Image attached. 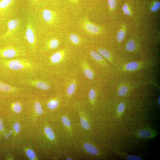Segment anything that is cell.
<instances>
[{
	"label": "cell",
	"instance_id": "6da1fadb",
	"mask_svg": "<svg viewBox=\"0 0 160 160\" xmlns=\"http://www.w3.org/2000/svg\"><path fill=\"white\" fill-rule=\"evenodd\" d=\"M0 65L13 78H21V80L34 76L37 72V64L30 60L23 58H14L1 60Z\"/></svg>",
	"mask_w": 160,
	"mask_h": 160
},
{
	"label": "cell",
	"instance_id": "7a4b0ae2",
	"mask_svg": "<svg viewBox=\"0 0 160 160\" xmlns=\"http://www.w3.org/2000/svg\"><path fill=\"white\" fill-rule=\"evenodd\" d=\"M26 55V52L22 48L14 46L9 45L0 49V57L13 59Z\"/></svg>",
	"mask_w": 160,
	"mask_h": 160
},
{
	"label": "cell",
	"instance_id": "3957f363",
	"mask_svg": "<svg viewBox=\"0 0 160 160\" xmlns=\"http://www.w3.org/2000/svg\"><path fill=\"white\" fill-rule=\"evenodd\" d=\"M33 20L29 18L26 29V39L33 50H35L37 44V38Z\"/></svg>",
	"mask_w": 160,
	"mask_h": 160
},
{
	"label": "cell",
	"instance_id": "277c9868",
	"mask_svg": "<svg viewBox=\"0 0 160 160\" xmlns=\"http://www.w3.org/2000/svg\"><path fill=\"white\" fill-rule=\"evenodd\" d=\"M19 82L21 84L31 86L43 90H47L51 88L50 85L46 82L37 79H24L20 81Z\"/></svg>",
	"mask_w": 160,
	"mask_h": 160
},
{
	"label": "cell",
	"instance_id": "5b68a950",
	"mask_svg": "<svg viewBox=\"0 0 160 160\" xmlns=\"http://www.w3.org/2000/svg\"><path fill=\"white\" fill-rule=\"evenodd\" d=\"M82 26L85 32L89 34L97 35L101 31L100 27L90 21L87 17L83 18Z\"/></svg>",
	"mask_w": 160,
	"mask_h": 160
},
{
	"label": "cell",
	"instance_id": "8992f818",
	"mask_svg": "<svg viewBox=\"0 0 160 160\" xmlns=\"http://www.w3.org/2000/svg\"><path fill=\"white\" fill-rule=\"evenodd\" d=\"M42 16L45 22L48 25L54 24L56 22L57 18L56 13L47 9L43 10Z\"/></svg>",
	"mask_w": 160,
	"mask_h": 160
},
{
	"label": "cell",
	"instance_id": "52a82bcc",
	"mask_svg": "<svg viewBox=\"0 0 160 160\" xmlns=\"http://www.w3.org/2000/svg\"><path fill=\"white\" fill-rule=\"evenodd\" d=\"M20 22L17 19L11 20L7 23V30L6 33L3 35V38L11 36L15 32L20 24Z\"/></svg>",
	"mask_w": 160,
	"mask_h": 160
},
{
	"label": "cell",
	"instance_id": "ba28073f",
	"mask_svg": "<svg viewBox=\"0 0 160 160\" xmlns=\"http://www.w3.org/2000/svg\"><path fill=\"white\" fill-rule=\"evenodd\" d=\"M23 89L22 88L12 86L0 81V91L1 92L13 94L20 92Z\"/></svg>",
	"mask_w": 160,
	"mask_h": 160
},
{
	"label": "cell",
	"instance_id": "9c48e42d",
	"mask_svg": "<svg viewBox=\"0 0 160 160\" xmlns=\"http://www.w3.org/2000/svg\"><path fill=\"white\" fill-rule=\"evenodd\" d=\"M65 55V51L62 50L57 52L53 54L50 58L52 64H56L60 62Z\"/></svg>",
	"mask_w": 160,
	"mask_h": 160
},
{
	"label": "cell",
	"instance_id": "30bf717a",
	"mask_svg": "<svg viewBox=\"0 0 160 160\" xmlns=\"http://www.w3.org/2000/svg\"><path fill=\"white\" fill-rule=\"evenodd\" d=\"M142 64L138 62L134 61L126 64L124 68L125 71L132 72L137 71L142 67Z\"/></svg>",
	"mask_w": 160,
	"mask_h": 160
},
{
	"label": "cell",
	"instance_id": "8fae6325",
	"mask_svg": "<svg viewBox=\"0 0 160 160\" xmlns=\"http://www.w3.org/2000/svg\"><path fill=\"white\" fill-rule=\"evenodd\" d=\"M15 0H1L0 1V14L3 13L13 3Z\"/></svg>",
	"mask_w": 160,
	"mask_h": 160
},
{
	"label": "cell",
	"instance_id": "7c38bea8",
	"mask_svg": "<svg viewBox=\"0 0 160 160\" xmlns=\"http://www.w3.org/2000/svg\"><path fill=\"white\" fill-rule=\"evenodd\" d=\"M60 41L56 38H54L49 40L46 44V48L48 49L57 48L59 46Z\"/></svg>",
	"mask_w": 160,
	"mask_h": 160
},
{
	"label": "cell",
	"instance_id": "4fadbf2b",
	"mask_svg": "<svg viewBox=\"0 0 160 160\" xmlns=\"http://www.w3.org/2000/svg\"><path fill=\"white\" fill-rule=\"evenodd\" d=\"M84 148L87 152L92 155H96L98 154V152L97 148L91 144L85 143Z\"/></svg>",
	"mask_w": 160,
	"mask_h": 160
},
{
	"label": "cell",
	"instance_id": "5bb4252c",
	"mask_svg": "<svg viewBox=\"0 0 160 160\" xmlns=\"http://www.w3.org/2000/svg\"><path fill=\"white\" fill-rule=\"evenodd\" d=\"M59 102L58 100L56 99L49 100L47 103V106L49 110L54 111L58 107Z\"/></svg>",
	"mask_w": 160,
	"mask_h": 160
},
{
	"label": "cell",
	"instance_id": "9a60e30c",
	"mask_svg": "<svg viewBox=\"0 0 160 160\" xmlns=\"http://www.w3.org/2000/svg\"><path fill=\"white\" fill-rule=\"evenodd\" d=\"M44 132L47 138L51 141L55 139V136L52 129L49 127H46L44 129Z\"/></svg>",
	"mask_w": 160,
	"mask_h": 160
},
{
	"label": "cell",
	"instance_id": "2e32d148",
	"mask_svg": "<svg viewBox=\"0 0 160 160\" xmlns=\"http://www.w3.org/2000/svg\"><path fill=\"white\" fill-rule=\"evenodd\" d=\"M11 106L13 111L16 113H20L22 111V106L20 102H14L12 103Z\"/></svg>",
	"mask_w": 160,
	"mask_h": 160
},
{
	"label": "cell",
	"instance_id": "e0dca14e",
	"mask_svg": "<svg viewBox=\"0 0 160 160\" xmlns=\"http://www.w3.org/2000/svg\"><path fill=\"white\" fill-rule=\"evenodd\" d=\"M98 53L106 59L111 60L112 58L111 53L107 50L103 48H99L98 50Z\"/></svg>",
	"mask_w": 160,
	"mask_h": 160
},
{
	"label": "cell",
	"instance_id": "ac0fdd59",
	"mask_svg": "<svg viewBox=\"0 0 160 160\" xmlns=\"http://www.w3.org/2000/svg\"><path fill=\"white\" fill-rule=\"evenodd\" d=\"M83 67V73L86 77L89 79L92 80L94 76V73L92 70L86 65Z\"/></svg>",
	"mask_w": 160,
	"mask_h": 160
},
{
	"label": "cell",
	"instance_id": "d6986e66",
	"mask_svg": "<svg viewBox=\"0 0 160 160\" xmlns=\"http://www.w3.org/2000/svg\"><path fill=\"white\" fill-rule=\"evenodd\" d=\"M126 35V31L125 29L123 28L118 32L117 35V38L119 42H122Z\"/></svg>",
	"mask_w": 160,
	"mask_h": 160
},
{
	"label": "cell",
	"instance_id": "ffe728a7",
	"mask_svg": "<svg viewBox=\"0 0 160 160\" xmlns=\"http://www.w3.org/2000/svg\"><path fill=\"white\" fill-rule=\"evenodd\" d=\"M34 108L36 113L38 115H41L43 113L42 107L40 103L37 101L35 102Z\"/></svg>",
	"mask_w": 160,
	"mask_h": 160
},
{
	"label": "cell",
	"instance_id": "44dd1931",
	"mask_svg": "<svg viewBox=\"0 0 160 160\" xmlns=\"http://www.w3.org/2000/svg\"><path fill=\"white\" fill-rule=\"evenodd\" d=\"M138 135L141 137L148 138L152 136V132L146 129H142L138 133Z\"/></svg>",
	"mask_w": 160,
	"mask_h": 160
},
{
	"label": "cell",
	"instance_id": "7402d4cb",
	"mask_svg": "<svg viewBox=\"0 0 160 160\" xmlns=\"http://www.w3.org/2000/svg\"><path fill=\"white\" fill-rule=\"evenodd\" d=\"M70 41L73 44L75 45L79 44L81 41V39L77 35L75 34H71L69 36Z\"/></svg>",
	"mask_w": 160,
	"mask_h": 160
},
{
	"label": "cell",
	"instance_id": "603a6c76",
	"mask_svg": "<svg viewBox=\"0 0 160 160\" xmlns=\"http://www.w3.org/2000/svg\"><path fill=\"white\" fill-rule=\"evenodd\" d=\"M125 47L127 50L128 52H134L136 48L135 42L133 40H130L127 43Z\"/></svg>",
	"mask_w": 160,
	"mask_h": 160
},
{
	"label": "cell",
	"instance_id": "cb8c5ba5",
	"mask_svg": "<svg viewBox=\"0 0 160 160\" xmlns=\"http://www.w3.org/2000/svg\"><path fill=\"white\" fill-rule=\"evenodd\" d=\"M90 55L92 58L96 61L102 62L103 61L102 56L98 53L94 51H91L90 52Z\"/></svg>",
	"mask_w": 160,
	"mask_h": 160
},
{
	"label": "cell",
	"instance_id": "d4e9b609",
	"mask_svg": "<svg viewBox=\"0 0 160 160\" xmlns=\"http://www.w3.org/2000/svg\"><path fill=\"white\" fill-rule=\"evenodd\" d=\"M128 89L127 86L125 85H122L119 88L118 91V94L121 96H124L127 94Z\"/></svg>",
	"mask_w": 160,
	"mask_h": 160
},
{
	"label": "cell",
	"instance_id": "484cf974",
	"mask_svg": "<svg viewBox=\"0 0 160 160\" xmlns=\"http://www.w3.org/2000/svg\"><path fill=\"white\" fill-rule=\"evenodd\" d=\"M76 87V85L75 83H72L67 87L66 89L67 94L69 96L72 95L75 93Z\"/></svg>",
	"mask_w": 160,
	"mask_h": 160
},
{
	"label": "cell",
	"instance_id": "4316f807",
	"mask_svg": "<svg viewBox=\"0 0 160 160\" xmlns=\"http://www.w3.org/2000/svg\"><path fill=\"white\" fill-rule=\"evenodd\" d=\"M80 123L82 127L86 130L89 129L91 126L87 120L83 116L80 118Z\"/></svg>",
	"mask_w": 160,
	"mask_h": 160
},
{
	"label": "cell",
	"instance_id": "83f0119b",
	"mask_svg": "<svg viewBox=\"0 0 160 160\" xmlns=\"http://www.w3.org/2000/svg\"><path fill=\"white\" fill-rule=\"evenodd\" d=\"M26 153L28 157L30 160H35L37 159L36 154L32 149H27L26 151Z\"/></svg>",
	"mask_w": 160,
	"mask_h": 160
},
{
	"label": "cell",
	"instance_id": "f1b7e54d",
	"mask_svg": "<svg viewBox=\"0 0 160 160\" xmlns=\"http://www.w3.org/2000/svg\"><path fill=\"white\" fill-rule=\"evenodd\" d=\"M96 92L93 89H91L89 92V97L90 101L92 102L94 101L96 97Z\"/></svg>",
	"mask_w": 160,
	"mask_h": 160
},
{
	"label": "cell",
	"instance_id": "f546056e",
	"mask_svg": "<svg viewBox=\"0 0 160 160\" xmlns=\"http://www.w3.org/2000/svg\"><path fill=\"white\" fill-rule=\"evenodd\" d=\"M62 122L64 125L67 127H71V121L67 117L65 116H63L62 117Z\"/></svg>",
	"mask_w": 160,
	"mask_h": 160
},
{
	"label": "cell",
	"instance_id": "4dcf8cb0",
	"mask_svg": "<svg viewBox=\"0 0 160 160\" xmlns=\"http://www.w3.org/2000/svg\"><path fill=\"white\" fill-rule=\"evenodd\" d=\"M122 10L124 14L126 15L130 16L131 15V12L127 4H125L123 5Z\"/></svg>",
	"mask_w": 160,
	"mask_h": 160
},
{
	"label": "cell",
	"instance_id": "1f68e13d",
	"mask_svg": "<svg viewBox=\"0 0 160 160\" xmlns=\"http://www.w3.org/2000/svg\"><path fill=\"white\" fill-rule=\"evenodd\" d=\"M160 7V2L159 1H156L154 2L151 8V11L153 12H156L159 9Z\"/></svg>",
	"mask_w": 160,
	"mask_h": 160
},
{
	"label": "cell",
	"instance_id": "d6a6232c",
	"mask_svg": "<svg viewBox=\"0 0 160 160\" xmlns=\"http://www.w3.org/2000/svg\"><path fill=\"white\" fill-rule=\"evenodd\" d=\"M21 128L20 124L17 122L15 123L13 125L14 130L16 134H18L20 132Z\"/></svg>",
	"mask_w": 160,
	"mask_h": 160
},
{
	"label": "cell",
	"instance_id": "836d02e7",
	"mask_svg": "<svg viewBox=\"0 0 160 160\" xmlns=\"http://www.w3.org/2000/svg\"><path fill=\"white\" fill-rule=\"evenodd\" d=\"M108 4L110 9L113 10L116 5V0H108Z\"/></svg>",
	"mask_w": 160,
	"mask_h": 160
},
{
	"label": "cell",
	"instance_id": "e575fe53",
	"mask_svg": "<svg viewBox=\"0 0 160 160\" xmlns=\"http://www.w3.org/2000/svg\"><path fill=\"white\" fill-rule=\"evenodd\" d=\"M125 108V104L123 103H120L119 104L117 108V111L119 114H122L124 111Z\"/></svg>",
	"mask_w": 160,
	"mask_h": 160
},
{
	"label": "cell",
	"instance_id": "d590c367",
	"mask_svg": "<svg viewBox=\"0 0 160 160\" xmlns=\"http://www.w3.org/2000/svg\"><path fill=\"white\" fill-rule=\"evenodd\" d=\"M127 159L129 160H141L142 158L135 155H129L127 157Z\"/></svg>",
	"mask_w": 160,
	"mask_h": 160
},
{
	"label": "cell",
	"instance_id": "8d00e7d4",
	"mask_svg": "<svg viewBox=\"0 0 160 160\" xmlns=\"http://www.w3.org/2000/svg\"><path fill=\"white\" fill-rule=\"evenodd\" d=\"M4 129V125L1 118H0V131H3Z\"/></svg>",
	"mask_w": 160,
	"mask_h": 160
},
{
	"label": "cell",
	"instance_id": "74e56055",
	"mask_svg": "<svg viewBox=\"0 0 160 160\" xmlns=\"http://www.w3.org/2000/svg\"><path fill=\"white\" fill-rule=\"evenodd\" d=\"M39 1V0H30L32 4L33 5L37 4Z\"/></svg>",
	"mask_w": 160,
	"mask_h": 160
},
{
	"label": "cell",
	"instance_id": "f35d334b",
	"mask_svg": "<svg viewBox=\"0 0 160 160\" xmlns=\"http://www.w3.org/2000/svg\"><path fill=\"white\" fill-rule=\"evenodd\" d=\"M158 102L159 106H160V97H159L158 99Z\"/></svg>",
	"mask_w": 160,
	"mask_h": 160
},
{
	"label": "cell",
	"instance_id": "ab89813d",
	"mask_svg": "<svg viewBox=\"0 0 160 160\" xmlns=\"http://www.w3.org/2000/svg\"><path fill=\"white\" fill-rule=\"evenodd\" d=\"M67 159L68 160H72V159L71 158H68Z\"/></svg>",
	"mask_w": 160,
	"mask_h": 160
},
{
	"label": "cell",
	"instance_id": "60d3db41",
	"mask_svg": "<svg viewBox=\"0 0 160 160\" xmlns=\"http://www.w3.org/2000/svg\"><path fill=\"white\" fill-rule=\"evenodd\" d=\"M73 1H74L75 2H76L78 1V0H73Z\"/></svg>",
	"mask_w": 160,
	"mask_h": 160
},
{
	"label": "cell",
	"instance_id": "b9f144b4",
	"mask_svg": "<svg viewBox=\"0 0 160 160\" xmlns=\"http://www.w3.org/2000/svg\"><path fill=\"white\" fill-rule=\"evenodd\" d=\"M53 1H54V0H53Z\"/></svg>",
	"mask_w": 160,
	"mask_h": 160
}]
</instances>
